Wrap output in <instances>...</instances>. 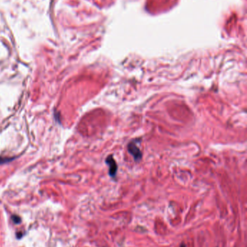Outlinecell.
Instances as JSON below:
<instances>
[{
    "label": "cell",
    "instance_id": "cell-4",
    "mask_svg": "<svg viewBox=\"0 0 247 247\" xmlns=\"http://www.w3.org/2000/svg\"><path fill=\"white\" fill-rule=\"evenodd\" d=\"M10 161H12L11 158L8 159V158H6V157H0V164L6 163V162H9Z\"/></svg>",
    "mask_w": 247,
    "mask_h": 247
},
{
    "label": "cell",
    "instance_id": "cell-5",
    "mask_svg": "<svg viewBox=\"0 0 247 247\" xmlns=\"http://www.w3.org/2000/svg\"><path fill=\"white\" fill-rule=\"evenodd\" d=\"M180 247H186V246H185V244H181V246H180Z\"/></svg>",
    "mask_w": 247,
    "mask_h": 247
},
{
    "label": "cell",
    "instance_id": "cell-1",
    "mask_svg": "<svg viewBox=\"0 0 247 247\" xmlns=\"http://www.w3.org/2000/svg\"><path fill=\"white\" fill-rule=\"evenodd\" d=\"M128 150L130 152V153L132 155V156L135 157L136 160H139L142 157V152H141L139 148L138 147L137 145H136V142H130V144L128 145Z\"/></svg>",
    "mask_w": 247,
    "mask_h": 247
},
{
    "label": "cell",
    "instance_id": "cell-3",
    "mask_svg": "<svg viewBox=\"0 0 247 247\" xmlns=\"http://www.w3.org/2000/svg\"><path fill=\"white\" fill-rule=\"evenodd\" d=\"M13 222L16 223V224H18V223H20L21 222V220L20 218L18 217L17 215H13Z\"/></svg>",
    "mask_w": 247,
    "mask_h": 247
},
{
    "label": "cell",
    "instance_id": "cell-2",
    "mask_svg": "<svg viewBox=\"0 0 247 247\" xmlns=\"http://www.w3.org/2000/svg\"><path fill=\"white\" fill-rule=\"evenodd\" d=\"M106 163H107V165L110 167L109 168L110 175L113 177V176H115V174H116L117 169L116 162H115V159L112 157V156H110L107 157V159H106Z\"/></svg>",
    "mask_w": 247,
    "mask_h": 247
}]
</instances>
